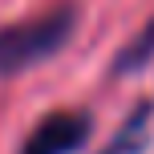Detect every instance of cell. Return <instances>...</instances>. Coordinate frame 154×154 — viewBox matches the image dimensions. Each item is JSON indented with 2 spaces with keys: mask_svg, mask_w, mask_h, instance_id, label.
<instances>
[{
  "mask_svg": "<svg viewBox=\"0 0 154 154\" xmlns=\"http://www.w3.org/2000/svg\"><path fill=\"white\" fill-rule=\"evenodd\" d=\"M77 12L73 4H61L45 16H32V20H16L8 29H0V77H12L29 65H41L73 37Z\"/></svg>",
  "mask_w": 154,
  "mask_h": 154,
  "instance_id": "1",
  "label": "cell"
},
{
  "mask_svg": "<svg viewBox=\"0 0 154 154\" xmlns=\"http://www.w3.org/2000/svg\"><path fill=\"white\" fill-rule=\"evenodd\" d=\"M89 130H93V122L85 109H57V114H45L32 126L20 154H77L89 142Z\"/></svg>",
  "mask_w": 154,
  "mask_h": 154,
  "instance_id": "2",
  "label": "cell"
},
{
  "mask_svg": "<svg viewBox=\"0 0 154 154\" xmlns=\"http://www.w3.org/2000/svg\"><path fill=\"white\" fill-rule=\"evenodd\" d=\"M146 126H150V101H142V106L118 126L114 142H109L101 154H138V150H146V134H150Z\"/></svg>",
  "mask_w": 154,
  "mask_h": 154,
  "instance_id": "3",
  "label": "cell"
},
{
  "mask_svg": "<svg viewBox=\"0 0 154 154\" xmlns=\"http://www.w3.org/2000/svg\"><path fill=\"white\" fill-rule=\"evenodd\" d=\"M150 57H154V20H150V24H146V29H142L126 49H122V53H118L114 73H134V69H142Z\"/></svg>",
  "mask_w": 154,
  "mask_h": 154,
  "instance_id": "4",
  "label": "cell"
}]
</instances>
